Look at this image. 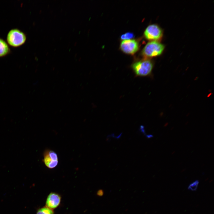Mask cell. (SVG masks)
Masks as SVG:
<instances>
[{
	"instance_id": "cell-10",
	"label": "cell",
	"mask_w": 214,
	"mask_h": 214,
	"mask_svg": "<svg viewBox=\"0 0 214 214\" xmlns=\"http://www.w3.org/2000/svg\"><path fill=\"white\" fill-rule=\"evenodd\" d=\"M134 36L133 33L127 32L122 35L120 36V39L122 40L132 39Z\"/></svg>"
},
{
	"instance_id": "cell-8",
	"label": "cell",
	"mask_w": 214,
	"mask_h": 214,
	"mask_svg": "<svg viewBox=\"0 0 214 214\" xmlns=\"http://www.w3.org/2000/svg\"><path fill=\"white\" fill-rule=\"evenodd\" d=\"M10 49L7 43L0 38V57L4 56L10 52Z\"/></svg>"
},
{
	"instance_id": "cell-6",
	"label": "cell",
	"mask_w": 214,
	"mask_h": 214,
	"mask_svg": "<svg viewBox=\"0 0 214 214\" xmlns=\"http://www.w3.org/2000/svg\"><path fill=\"white\" fill-rule=\"evenodd\" d=\"M43 161L48 168L52 169L55 168L58 163L57 154L52 150H45L43 153Z\"/></svg>"
},
{
	"instance_id": "cell-9",
	"label": "cell",
	"mask_w": 214,
	"mask_h": 214,
	"mask_svg": "<svg viewBox=\"0 0 214 214\" xmlns=\"http://www.w3.org/2000/svg\"><path fill=\"white\" fill-rule=\"evenodd\" d=\"M36 214H54L53 210L46 207L39 209Z\"/></svg>"
},
{
	"instance_id": "cell-11",
	"label": "cell",
	"mask_w": 214,
	"mask_h": 214,
	"mask_svg": "<svg viewBox=\"0 0 214 214\" xmlns=\"http://www.w3.org/2000/svg\"><path fill=\"white\" fill-rule=\"evenodd\" d=\"M199 182L198 180H196L193 183L190 184L188 187L189 190L192 191H195L197 190Z\"/></svg>"
},
{
	"instance_id": "cell-2",
	"label": "cell",
	"mask_w": 214,
	"mask_h": 214,
	"mask_svg": "<svg viewBox=\"0 0 214 214\" xmlns=\"http://www.w3.org/2000/svg\"><path fill=\"white\" fill-rule=\"evenodd\" d=\"M164 48V45L161 43L156 41H151L144 48L141 54L145 58L158 56L162 54Z\"/></svg>"
},
{
	"instance_id": "cell-5",
	"label": "cell",
	"mask_w": 214,
	"mask_h": 214,
	"mask_svg": "<svg viewBox=\"0 0 214 214\" xmlns=\"http://www.w3.org/2000/svg\"><path fill=\"white\" fill-rule=\"evenodd\" d=\"M120 48L124 53L133 55L139 50V44L136 40L132 39L124 40L121 42Z\"/></svg>"
},
{
	"instance_id": "cell-12",
	"label": "cell",
	"mask_w": 214,
	"mask_h": 214,
	"mask_svg": "<svg viewBox=\"0 0 214 214\" xmlns=\"http://www.w3.org/2000/svg\"><path fill=\"white\" fill-rule=\"evenodd\" d=\"M97 194L98 196H102L104 194V191L103 190L100 189L97 191Z\"/></svg>"
},
{
	"instance_id": "cell-1",
	"label": "cell",
	"mask_w": 214,
	"mask_h": 214,
	"mask_svg": "<svg viewBox=\"0 0 214 214\" xmlns=\"http://www.w3.org/2000/svg\"><path fill=\"white\" fill-rule=\"evenodd\" d=\"M153 67L152 61L145 58L134 62L131 67L136 76H146L151 73Z\"/></svg>"
},
{
	"instance_id": "cell-4",
	"label": "cell",
	"mask_w": 214,
	"mask_h": 214,
	"mask_svg": "<svg viewBox=\"0 0 214 214\" xmlns=\"http://www.w3.org/2000/svg\"><path fill=\"white\" fill-rule=\"evenodd\" d=\"M163 31L161 28L158 25L152 24L149 25L146 29L144 35L147 40L156 41L161 38Z\"/></svg>"
},
{
	"instance_id": "cell-3",
	"label": "cell",
	"mask_w": 214,
	"mask_h": 214,
	"mask_svg": "<svg viewBox=\"0 0 214 214\" xmlns=\"http://www.w3.org/2000/svg\"><path fill=\"white\" fill-rule=\"evenodd\" d=\"M26 38V36L23 32L18 29H13L8 33L7 40L10 45L16 47L23 44Z\"/></svg>"
},
{
	"instance_id": "cell-7",
	"label": "cell",
	"mask_w": 214,
	"mask_h": 214,
	"mask_svg": "<svg viewBox=\"0 0 214 214\" xmlns=\"http://www.w3.org/2000/svg\"><path fill=\"white\" fill-rule=\"evenodd\" d=\"M61 200L60 196L56 193L51 192L48 196L46 202V207L53 209L59 205Z\"/></svg>"
}]
</instances>
